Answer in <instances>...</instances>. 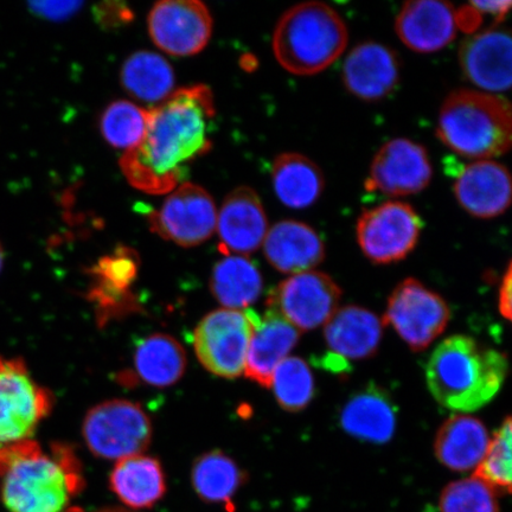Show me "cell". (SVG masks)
<instances>
[{"label":"cell","instance_id":"44dd1931","mask_svg":"<svg viewBox=\"0 0 512 512\" xmlns=\"http://www.w3.org/2000/svg\"><path fill=\"white\" fill-rule=\"evenodd\" d=\"M268 264L284 274L315 270L325 259V243L309 224L284 220L268 229L264 243Z\"/></svg>","mask_w":512,"mask_h":512},{"label":"cell","instance_id":"d590c367","mask_svg":"<svg viewBox=\"0 0 512 512\" xmlns=\"http://www.w3.org/2000/svg\"><path fill=\"white\" fill-rule=\"evenodd\" d=\"M94 15L96 22L105 29L123 27V25L132 22L134 17L132 10L125 3L119 2L96 5Z\"/></svg>","mask_w":512,"mask_h":512},{"label":"cell","instance_id":"60d3db41","mask_svg":"<svg viewBox=\"0 0 512 512\" xmlns=\"http://www.w3.org/2000/svg\"><path fill=\"white\" fill-rule=\"evenodd\" d=\"M5 253L2 243H0V272H2V268L4 265Z\"/></svg>","mask_w":512,"mask_h":512},{"label":"cell","instance_id":"836d02e7","mask_svg":"<svg viewBox=\"0 0 512 512\" xmlns=\"http://www.w3.org/2000/svg\"><path fill=\"white\" fill-rule=\"evenodd\" d=\"M511 428V418L508 416L495 432L494 438L490 439L488 451L473 473L497 495H509L511 492Z\"/></svg>","mask_w":512,"mask_h":512},{"label":"cell","instance_id":"4316f807","mask_svg":"<svg viewBox=\"0 0 512 512\" xmlns=\"http://www.w3.org/2000/svg\"><path fill=\"white\" fill-rule=\"evenodd\" d=\"M272 183L278 200L287 208L297 210L312 207L325 189L322 169L297 152L281 153L274 159Z\"/></svg>","mask_w":512,"mask_h":512},{"label":"cell","instance_id":"4dcf8cb0","mask_svg":"<svg viewBox=\"0 0 512 512\" xmlns=\"http://www.w3.org/2000/svg\"><path fill=\"white\" fill-rule=\"evenodd\" d=\"M245 482V472L221 451L204 453L192 465V488L206 503L221 504L229 510L235 495Z\"/></svg>","mask_w":512,"mask_h":512},{"label":"cell","instance_id":"d4e9b609","mask_svg":"<svg viewBox=\"0 0 512 512\" xmlns=\"http://www.w3.org/2000/svg\"><path fill=\"white\" fill-rule=\"evenodd\" d=\"M139 256L130 247H118L112 254L102 256L89 273L94 278L91 296L102 312L124 311L133 303L130 288L138 277Z\"/></svg>","mask_w":512,"mask_h":512},{"label":"cell","instance_id":"d6986e66","mask_svg":"<svg viewBox=\"0 0 512 512\" xmlns=\"http://www.w3.org/2000/svg\"><path fill=\"white\" fill-rule=\"evenodd\" d=\"M457 9L440 0H413L402 5L395 19L400 41L415 53L432 54L457 36Z\"/></svg>","mask_w":512,"mask_h":512},{"label":"cell","instance_id":"83f0119b","mask_svg":"<svg viewBox=\"0 0 512 512\" xmlns=\"http://www.w3.org/2000/svg\"><path fill=\"white\" fill-rule=\"evenodd\" d=\"M210 291L223 309L246 310L262 292V275L255 262L246 256L227 255L213 268Z\"/></svg>","mask_w":512,"mask_h":512},{"label":"cell","instance_id":"9a60e30c","mask_svg":"<svg viewBox=\"0 0 512 512\" xmlns=\"http://www.w3.org/2000/svg\"><path fill=\"white\" fill-rule=\"evenodd\" d=\"M511 51V35L507 28L473 32L460 43V70L478 91L501 95L511 87Z\"/></svg>","mask_w":512,"mask_h":512},{"label":"cell","instance_id":"30bf717a","mask_svg":"<svg viewBox=\"0 0 512 512\" xmlns=\"http://www.w3.org/2000/svg\"><path fill=\"white\" fill-rule=\"evenodd\" d=\"M252 332L253 323L247 309L210 312L194 332L198 361L211 374L236 379L245 373Z\"/></svg>","mask_w":512,"mask_h":512},{"label":"cell","instance_id":"9c48e42d","mask_svg":"<svg viewBox=\"0 0 512 512\" xmlns=\"http://www.w3.org/2000/svg\"><path fill=\"white\" fill-rule=\"evenodd\" d=\"M450 319V307L438 293L408 278L390 294L382 323L392 326L409 348L419 352L443 334Z\"/></svg>","mask_w":512,"mask_h":512},{"label":"cell","instance_id":"1f68e13d","mask_svg":"<svg viewBox=\"0 0 512 512\" xmlns=\"http://www.w3.org/2000/svg\"><path fill=\"white\" fill-rule=\"evenodd\" d=\"M150 111L131 101L118 100L106 107L100 118V131L115 149L131 150L142 142Z\"/></svg>","mask_w":512,"mask_h":512},{"label":"cell","instance_id":"7a4b0ae2","mask_svg":"<svg viewBox=\"0 0 512 512\" xmlns=\"http://www.w3.org/2000/svg\"><path fill=\"white\" fill-rule=\"evenodd\" d=\"M85 489L73 448L32 440L0 446V499L9 512H82L73 502Z\"/></svg>","mask_w":512,"mask_h":512},{"label":"cell","instance_id":"8fae6325","mask_svg":"<svg viewBox=\"0 0 512 512\" xmlns=\"http://www.w3.org/2000/svg\"><path fill=\"white\" fill-rule=\"evenodd\" d=\"M341 288L328 274L310 271L291 275L274 288L268 297L271 310L299 332L328 323L341 302Z\"/></svg>","mask_w":512,"mask_h":512},{"label":"cell","instance_id":"5b68a950","mask_svg":"<svg viewBox=\"0 0 512 512\" xmlns=\"http://www.w3.org/2000/svg\"><path fill=\"white\" fill-rule=\"evenodd\" d=\"M347 24L338 12L322 2L292 6L275 25V59L288 73L311 76L324 72L348 47Z\"/></svg>","mask_w":512,"mask_h":512},{"label":"cell","instance_id":"277c9868","mask_svg":"<svg viewBox=\"0 0 512 512\" xmlns=\"http://www.w3.org/2000/svg\"><path fill=\"white\" fill-rule=\"evenodd\" d=\"M437 137L448 150L465 158L502 157L512 142L510 102L478 89H457L440 107Z\"/></svg>","mask_w":512,"mask_h":512},{"label":"cell","instance_id":"e0dca14e","mask_svg":"<svg viewBox=\"0 0 512 512\" xmlns=\"http://www.w3.org/2000/svg\"><path fill=\"white\" fill-rule=\"evenodd\" d=\"M401 64L392 48L374 41L357 44L343 63L344 87L367 102L386 99L398 87Z\"/></svg>","mask_w":512,"mask_h":512},{"label":"cell","instance_id":"7c38bea8","mask_svg":"<svg viewBox=\"0 0 512 512\" xmlns=\"http://www.w3.org/2000/svg\"><path fill=\"white\" fill-rule=\"evenodd\" d=\"M216 222L214 198L200 185L188 182L171 191L163 206L149 216L153 233L187 248L209 240Z\"/></svg>","mask_w":512,"mask_h":512},{"label":"cell","instance_id":"f546056e","mask_svg":"<svg viewBox=\"0 0 512 512\" xmlns=\"http://www.w3.org/2000/svg\"><path fill=\"white\" fill-rule=\"evenodd\" d=\"M120 80L128 94L146 104H157L174 93V69L163 56L152 51H137L128 57Z\"/></svg>","mask_w":512,"mask_h":512},{"label":"cell","instance_id":"484cf974","mask_svg":"<svg viewBox=\"0 0 512 512\" xmlns=\"http://www.w3.org/2000/svg\"><path fill=\"white\" fill-rule=\"evenodd\" d=\"M110 486L127 507L150 509L166 494L163 466L144 454L120 459L111 472Z\"/></svg>","mask_w":512,"mask_h":512},{"label":"cell","instance_id":"2e32d148","mask_svg":"<svg viewBox=\"0 0 512 512\" xmlns=\"http://www.w3.org/2000/svg\"><path fill=\"white\" fill-rule=\"evenodd\" d=\"M453 192L467 214L480 220L496 219L510 208V172L494 159L476 160L459 172Z\"/></svg>","mask_w":512,"mask_h":512},{"label":"cell","instance_id":"3957f363","mask_svg":"<svg viewBox=\"0 0 512 512\" xmlns=\"http://www.w3.org/2000/svg\"><path fill=\"white\" fill-rule=\"evenodd\" d=\"M508 374V358L475 339L451 336L428 358L426 382L439 405L459 414L488 405Z\"/></svg>","mask_w":512,"mask_h":512},{"label":"cell","instance_id":"7402d4cb","mask_svg":"<svg viewBox=\"0 0 512 512\" xmlns=\"http://www.w3.org/2000/svg\"><path fill=\"white\" fill-rule=\"evenodd\" d=\"M382 335V320L374 312L356 305L338 309L324 326L329 354L348 364L374 356Z\"/></svg>","mask_w":512,"mask_h":512},{"label":"cell","instance_id":"d6a6232c","mask_svg":"<svg viewBox=\"0 0 512 512\" xmlns=\"http://www.w3.org/2000/svg\"><path fill=\"white\" fill-rule=\"evenodd\" d=\"M271 388L281 408L297 413L309 406L315 396V379L302 358L288 356L274 370Z\"/></svg>","mask_w":512,"mask_h":512},{"label":"cell","instance_id":"f1b7e54d","mask_svg":"<svg viewBox=\"0 0 512 512\" xmlns=\"http://www.w3.org/2000/svg\"><path fill=\"white\" fill-rule=\"evenodd\" d=\"M134 370L140 380L155 388L174 386L187 369V355L177 339L166 334H153L137 344Z\"/></svg>","mask_w":512,"mask_h":512},{"label":"cell","instance_id":"5bb4252c","mask_svg":"<svg viewBox=\"0 0 512 512\" xmlns=\"http://www.w3.org/2000/svg\"><path fill=\"white\" fill-rule=\"evenodd\" d=\"M151 40L164 53L185 57L207 47L214 22L206 5L198 0H163L147 18Z\"/></svg>","mask_w":512,"mask_h":512},{"label":"cell","instance_id":"b9f144b4","mask_svg":"<svg viewBox=\"0 0 512 512\" xmlns=\"http://www.w3.org/2000/svg\"><path fill=\"white\" fill-rule=\"evenodd\" d=\"M101 512H127V511L119 510V509H111V510H105V511H101Z\"/></svg>","mask_w":512,"mask_h":512},{"label":"cell","instance_id":"4fadbf2b","mask_svg":"<svg viewBox=\"0 0 512 512\" xmlns=\"http://www.w3.org/2000/svg\"><path fill=\"white\" fill-rule=\"evenodd\" d=\"M433 178V165L425 146L407 138L389 140L371 162L366 189L403 197L420 194Z\"/></svg>","mask_w":512,"mask_h":512},{"label":"cell","instance_id":"ffe728a7","mask_svg":"<svg viewBox=\"0 0 512 512\" xmlns=\"http://www.w3.org/2000/svg\"><path fill=\"white\" fill-rule=\"evenodd\" d=\"M247 311L253 323V332L245 374L261 387L271 388L274 370L290 356L298 344L300 332L271 310L262 317L254 310Z\"/></svg>","mask_w":512,"mask_h":512},{"label":"cell","instance_id":"ba28073f","mask_svg":"<svg viewBox=\"0 0 512 512\" xmlns=\"http://www.w3.org/2000/svg\"><path fill=\"white\" fill-rule=\"evenodd\" d=\"M422 227L424 223L411 204L388 201L363 211L356 223V239L367 259L389 265L414 251Z\"/></svg>","mask_w":512,"mask_h":512},{"label":"cell","instance_id":"74e56055","mask_svg":"<svg viewBox=\"0 0 512 512\" xmlns=\"http://www.w3.org/2000/svg\"><path fill=\"white\" fill-rule=\"evenodd\" d=\"M483 16L479 14L472 6L466 5L462 9H457V24L458 29L466 30L469 35L473 34L482 24Z\"/></svg>","mask_w":512,"mask_h":512},{"label":"cell","instance_id":"e575fe53","mask_svg":"<svg viewBox=\"0 0 512 512\" xmlns=\"http://www.w3.org/2000/svg\"><path fill=\"white\" fill-rule=\"evenodd\" d=\"M439 509L440 512H501L496 492L475 476L445 486Z\"/></svg>","mask_w":512,"mask_h":512},{"label":"cell","instance_id":"f35d334b","mask_svg":"<svg viewBox=\"0 0 512 512\" xmlns=\"http://www.w3.org/2000/svg\"><path fill=\"white\" fill-rule=\"evenodd\" d=\"M473 9H476L480 15H488L496 19V23L502 22L507 16L511 2H471Z\"/></svg>","mask_w":512,"mask_h":512},{"label":"cell","instance_id":"8d00e7d4","mask_svg":"<svg viewBox=\"0 0 512 512\" xmlns=\"http://www.w3.org/2000/svg\"><path fill=\"white\" fill-rule=\"evenodd\" d=\"M81 2H36L30 3V10L49 21H66L81 9Z\"/></svg>","mask_w":512,"mask_h":512},{"label":"cell","instance_id":"603a6c76","mask_svg":"<svg viewBox=\"0 0 512 512\" xmlns=\"http://www.w3.org/2000/svg\"><path fill=\"white\" fill-rule=\"evenodd\" d=\"M341 425L351 437L387 444L396 430V407L386 390L370 383L345 402Z\"/></svg>","mask_w":512,"mask_h":512},{"label":"cell","instance_id":"8992f818","mask_svg":"<svg viewBox=\"0 0 512 512\" xmlns=\"http://www.w3.org/2000/svg\"><path fill=\"white\" fill-rule=\"evenodd\" d=\"M82 434L95 457L120 460L147 450L152 440V424L138 403L110 400L87 413Z\"/></svg>","mask_w":512,"mask_h":512},{"label":"cell","instance_id":"6da1fadb","mask_svg":"<svg viewBox=\"0 0 512 512\" xmlns=\"http://www.w3.org/2000/svg\"><path fill=\"white\" fill-rule=\"evenodd\" d=\"M215 101L208 86L178 89L150 111L139 145L125 152L120 168L133 188L170 194L189 176L190 165L213 147Z\"/></svg>","mask_w":512,"mask_h":512},{"label":"cell","instance_id":"cb8c5ba5","mask_svg":"<svg viewBox=\"0 0 512 512\" xmlns=\"http://www.w3.org/2000/svg\"><path fill=\"white\" fill-rule=\"evenodd\" d=\"M490 444L488 428L471 415L456 414L447 419L435 437V457L456 472L475 470Z\"/></svg>","mask_w":512,"mask_h":512},{"label":"cell","instance_id":"52a82bcc","mask_svg":"<svg viewBox=\"0 0 512 512\" xmlns=\"http://www.w3.org/2000/svg\"><path fill=\"white\" fill-rule=\"evenodd\" d=\"M54 407L22 360L0 357V446L28 440Z\"/></svg>","mask_w":512,"mask_h":512},{"label":"cell","instance_id":"ab89813d","mask_svg":"<svg viewBox=\"0 0 512 512\" xmlns=\"http://www.w3.org/2000/svg\"><path fill=\"white\" fill-rule=\"evenodd\" d=\"M511 264L507 267V272H505L501 288H499V296H498V306L499 312L504 318L511 320Z\"/></svg>","mask_w":512,"mask_h":512},{"label":"cell","instance_id":"ac0fdd59","mask_svg":"<svg viewBox=\"0 0 512 512\" xmlns=\"http://www.w3.org/2000/svg\"><path fill=\"white\" fill-rule=\"evenodd\" d=\"M216 228L224 255L246 256L258 251L270 229L259 195L249 187L230 192L217 215Z\"/></svg>","mask_w":512,"mask_h":512}]
</instances>
